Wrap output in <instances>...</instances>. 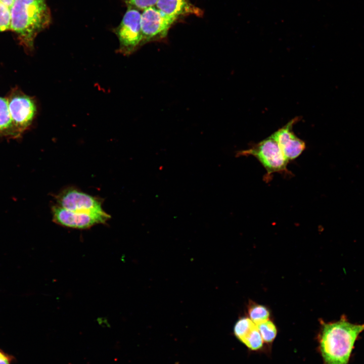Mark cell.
<instances>
[{"mask_svg":"<svg viewBox=\"0 0 364 364\" xmlns=\"http://www.w3.org/2000/svg\"><path fill=\"white\" fill-rule=\"evenodd\" d=\"M364 331V324L350 323L343 315L337 321L323 323L320 338L325 364H349L356 340Z\"/></svg>","mask_w":364,"mask_h":364,"instance_id":"cell-1","label":"cell"},{"mask_svg":"<svg viewBox=\"0 0 364 364\" xmlns=\"http://www.w3.org/2000/svg\"><path fill=\"white\" fill-rule=\"evenodd\" d=\"M10 10V29L17 34L25 50L32 52L35 38L51 22L46 0H14Z\"/></svg>","mask_w":364,"mask_h":364,"instance_id":"cell-2","label":"cell"},{"mask_svg":"<svg viewBox=\"0 0 364 364\" xmlns=\"http://www.w3.org/2000/svg\"><path fill=\"white\" fill-rule=\"evenodd\" d=\"M255 157L266 171V181L274 173L290 174L287 169L289 161L286 159L277 142L271 136L254 144L249 149L238 151L236 156Z\"/></svg>","mask_w":364,"mask_h":364,"instance_id":"cell-3","label":"cell"},{"mask_svg":"<svg viewBox=\"0 0 364 364\" xmlns=\"http://www.w3.org/2000/svg\"><path fill=\"white\" fill-rule=\"evenodd\" d=\"M141 18L139 10L128 7L120 24L115 30L119 42L118 53L128 56L143 45Z\"/></svg>","mask_w":364,"mask_h":364,"instance_id":"cell-4","label":"cell"},{"mask_svg":"<svg viewBox=\"0 0 364 364\" xmlns=\"http://www.w3.org/2000/svg\"><path fill=\"white\" fill-rule=\"evenodd\" d=\"M6 98L13 123L21 135L31 125L35 117L36 101L18 87L13 88Z\"/></svg>","mask_w":364,"mask_h":364,"instance_id":"cell-5","label":"cell"},{"mask_svg":"<svg viewBox=\"0 0 364 364\" xmlns=\"http://www.w3.org/2000/svg\"><path fill=\"white\" fill-rule=\"evenodd\" d=\"M176 21L163 13L156 6L143 10L141 18L142 44L164 39Z\"/></svg>","mask_w":364,"mask_h":364,"instance_id":"cell-6","label":"cell"},{"mask_svg":"<svg viewBox=\"0 0 364 364\" xmlns=\"http://www.w3.org/2000/svg\"><path fill=\"white\" fill-rule=\"evenodd\" d=\"M54 222L60 225L77 229H87L105 223L110 215L106 212L88 213L70 210L58 205L52 208Z\"/></svg>","mask_w":364,"mask_h":364,"instance_id":"cell-7","label":"cell"},{"mask_svg":"<svg viewBox=\"0 0 364 364\" xmlns=\"http://www.w3.org/2000/svg\"><path fill=\"white\" fill-rule=\"evenodd\" d=\"M56 200L58 205L72 211L88 213L105 211L100 199L73 188L61 192L56 196Z\"/></svg>","mask_w":364,"mask_h":364,"instance_id":"cell-8","label":"cell"},{"mask_svg":"<svg viewBox=\"0 0 364 364\" xmlns=\"http://www.w3.org/2000/svg\"><path fill=\"white\" fill-rule=\"evenodd\" d=\"M295 121V119L270 135L277 142L289 162L298 157L306 148L305 142L298 138L292 131Z\"/></svg>","mask_w":364,"mask_h":364,"instance_id":"cell-9","label":"cell"},{"mask_svg":"<svg viewBox=\"0 0 364 364\" xmlns=\"http://www.w3.org/2000/svg\"><path fill=\"white\" fill-rule=\"evenodd\" d=\"M166 15L177 20L188 15L201 17L203 11L191 3L190 0H158L156 6Z\"/></svg>","mask_w":364,"mask_h":364,"instance_id":"cell-10","label":"cell"},{"mask_svg":"<svg viewBox=\"0 0 364 364\" xmlns=\"http://www.w3.org/2000/svg\"><path fill=\"white\" fill-rule=\"evenodd\" d=\"M0 136L11 138L20 136L13 123L6 97H0Z\"/></svg>","mask_w":364,"mask_h":364,"instance_id":"cell-11","label":"cell"},{"mask_svg":"<svg viewBox=\"0 0 364 364\" xmlns=\"http://www.w3.org/2000/svg\"><path fill=\"white\" fill-rule=\"evenodd\" d=\"M250 320L257 325L268 320L269 312L264 306L256 303L250 304L248 308Z\"/></svg>","mask_w":364,"mask_h":364,"instance_id":"cell-12","label":"cell"},{"mask_svg":"<svg viewBox=\"0 0 364 364\" xmlns=\"http://www.w3.org/2000/svg\"><path fill=\"white\" fill-rule=\"evenodd\" d=\"M256 325L248 317H243L238 321L234 327L236 337L242 342Z\"/></svg>","mask_w":364,"mask_h":364,"instance_id":"cell-13","label":"cell"},{"mask_svg":"<svg viewBox=\"0 0 364 364\" xmlns=\"http://www.w3.org/2000/svg\"><path fill=\"white\" fill-rule=\"evenodd\" d=\"M256 325L264 342H270L274 340L277 335V329L273 323L267 320Z\"/></svg>","mask_w":364,"mask_h":364,"instance_id":"cell-14","label":"cell"},{"mask_svg":"<svg viewBox=\"0 0 364 364\" xmlns=\"http://www.w3.org/2000/svg\"><path fill=\"white\" fill-rule=\"evenodd\" d=\"M263 341L262 338L256 325L242 341V342L248 348L252 350H256L261 347Z\"/></svg>","mask_w":364,"mask_h":364,"instance_id":"cell-15","label":"cell"},{"mask_svg":"<svg viewBox=\"0 0 364 364\" xmlns=\"http://www.w3.org/2000/svg\"><path fill=\"white\" fill-rule=\"evenodd\" d=\"M11 21L10 8L0 1V32L10 29Z\"/></svg>","mask_w":364,"mask_h":364,"instance_id":"cell-16","label":"cell"},{"mask_svg":"<svg viewBox=\"0 0 364 364\" xmlns=\"http://www.w3.org/2000/svg\"><path fill=\"white\" fill-rule=\"evenodd\" d=\"M127 7H131L137 10L145 9L156 6L158 0H124Z\"/></svg>","mask_w":364,"mask_h":364,"instance_id":"cell-17","label":"cell"},{"mask_svg":"<svg viewBox=\"0 0 364 364\" xmlns=\"http://www.w3.org/2000/svg\"><path fill=\"white\" fill-rule=\"evenodd\" d=\"M15 359L14 356L0 349V364H11Z\"/></svg>","mask_w":364,"mask_h":364,"instance_id":"cell-18","label":"cell"},{"mask_svg":"<svg viewBox=\"0 0 364 364\" xmlns=\"http://www.w3.org/2000/svg\"><path fill=\"white\" fill-rule=\"evenodd\" d=\"M0 1L11 8L12 5L13 4L14 0H0Z\"/></svg>","mask_w":364,"mask_h":364,"instance_id":"cell-19","label":"cell"}]
</instances>
